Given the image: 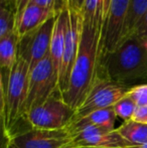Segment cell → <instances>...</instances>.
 I'll list each match as a JSON object with an SVG mask.
<instances>
[{
  "instance_id": "8fae6325",
  "label": "cell",
  "mask_w": 147,
  "mask_h": 148,
  "mask_svg": "<svg viewBox=\"0 0 147 148\" xmlns=\"http://www.w3.org/2000/svg\"><path fill=\"white\" fill-rule=\"evenodd\" d=\"M71 137L67 128L44 130L30 127L27 130L15 132L8 141L19 148H64Z\"/></svg>"
},
{
  "instance_id": "2e32d148",
  "label": "cell",
  "mask_w": 147,
  "mask_h": 148,
  "mask_svg": "<svg viewBox=\"0 0 147 148\" xmlns=\"http://www.w3.org/2000/svg\"><path fill=\"white\" fill-rule=\"evenodd\" d=\"M20 37L17 30L0 39V68L11 71L17 60Z\"/></svg>"
},
{
  "instance_id": "ffe728a7",
  "label": "cell",
  "mask_w": 147,
  "mask_h": 148,
  "mask_svg": "<svg viewBox=\"0 0 147 148\" xmlns=\"http://www.w3.org/2000/svg\"><path fill=\"white\" fill-rule=\"evenodd\" d=\"M136 107L137 105L135 104V102L128 95H125L113 106V109L116 116L123 119L125 122V121L132 120Z\"/></svg>"
},
{
  "instance_id": "ba28073f",
  "label": "cell",
  "mask_w": 147,
  "mask_h": 148,
  "mask_svg": "<svg viewBox=\"0 0 147 148\" xmlns=\"http://www.w3.org/2000/svg\"><path fill=\"white\" fill-rule=\"evenodd\" d=\"M69 24L59 79V88L62 95L69 86L72 71L78 56L83 28V16L80 10L75 7H69Z\"/></svg>"
},
{
  "instance_id": "4316f807",
  "label": "cell",
  "mask_w": 147,
  "mask_h": 148,
  "mask_svg": "<svg viewBox=\"0 0 147 148\" xmlns=\"http://www.w3.org/2000/svg\"><path fill=\"white\" fill-rule=\"evenodd\" d=\"M5 148H19L18 146H16L14 143H12L11 141H6V146Z\"/></svg>"
},
{
  "instance_id": "30bf717a",
  "label": "cell",
  "mask_w": 147,
  "mask_h": 148,
  "mask_svg": "<svg viewBox=\"0 0 147 148\" xmlns=\"http://www.w3.org/2000/svg\"><path fill=\"white\" fill-rule=\"evenodd\" d=\"M130 0H111L105 17L102 55L115 51L120 45Z\"/></svg>"
},
{
  "instance_id": "836d02e7",
  "label": "cell",
  "mask_w": 147,
  "mask_h": 148,
  "mask_svg": "<svg viewBox=\"0 0 147 148\" xmlns=\"http://www.w3.org/2000/svg\"><path fill=\"white\" fill-rule=\"evenodd\" d=\"M146 41H147V40H146Z\"/></svg>"
},
{
  "instance_id": "cb8c5ba5",
  "label": "cell",
  "mask_w": 147,
  "mask_h": 148,
  "mask_svg": "<svg viewBox=\"0 0 147 148\" xmlns=\"http://www.w3.org/2000/svg\"><path fill=\"white\" fill-rule=\"evenodd\" d=\"M132 36H137L139 38L143 39V40H147V12L145 16H144L143 20L139 24V26L137 27L135 33Z\"/></svg>"
},
{
  "instance_id": "9a60e30c",
  "label": "cell",
  "mask_w": 147,
  "mask_h": 148,
  "mask_svg": "<svg viewBox=\"0 0 147 148\" xmlns=\"http://www.w3.org/2000/svg\"><path fill=\"white\" fill-rule=\"evenodd\" d=\"M146 12L147 0H130L121 42L131 37L135 33L137 27L143 20Z\"/></svg>"
},
{
  "instance_id": "ac0fdd59",
  "label": "cell",
  "mask_w": 147,
  "mask_h": 148,
  "mask_svg": "<svg viewBox=\"0 0 147 148\" xmlns=\"http://www.w3.org/2000/svg\"><path fill=\"white\" fill-rule=\"evenodd\" d=\"M80 11L83 18L93 21H105L106 17L105 0H85Z\"/></svg>"
},
{
  "instance_id": "52a82bcc",
  "label": "cell",
  "mask_w": 147,
  "mask_h": 148,
  "mask_svg": "<svg viewBox=\"0 0 147 148\" xmlns=\"http://www.w3.org/2000/svg\"><path fill=\"white\" fill-rule=\"evenodd\" d=\"M57 16L51 17L40 27L20 38L17 57L21 58L29 64L30 71L38 62L49 56L51 37Z\"/></svg>"
},
{
  "instance_id": "d4e9b609",
  "label": "cell",
  "mask_w": 147,
  "mask_h": 148,
  "mask_svg": "<svg viewBox=\"0 0 147 148\" xmlns=\"http://www.w3.org/2000/svg\"><path fill=\"white\" fill-rule=\"evenodd\" d=\"M30 2H31V0H15L14 9H15V13H16V21L20 17L22 12L25 10V8L30 4Z\"/></svg>"
},
{
  "instance_id": "4fadbf2b",
  "label": "cell",
  "mask_w": 147,
  "mask_h": 148,
  "mask_svg": "<svg viewBox=\"0 0 147 148\" xmlns=\"http://www.w3.org/2000/svg\"><path fill=\"white\" fill-rule=\"evenodd\" d=\"M59 14L34 4H29L16 21V30L19 37L21 38L27 33L37 29L49 19Z\"/></svg>"
},
{
  "instance_id": "e0dca14e",
  "label": "cell",
  "mask_w": 147,
  "mask_h": 148,
  "mask_svg": "<svg viewBox=\"0 0 147 148\" xmlns=\"http://www.w3.org/2000/svg\"><path fill=\"white\" fill-rule=\"evenodd\" d=\"M116 130L132 146L147 143V124L129 120L125 121Z\"/></svg>"
},
{
  "instance_id": "d6986e66",
  "label": "cell",
  "mask_w": 147,
  "mask_h": 148,
  "mask_svg": "<svg viewBox=\"0 0 147 148\" xmlns=\"http://www.w3.org/2000/svg\"><path fill=\"white\" fill-rule=\"evenodd\" d=\"M16 30V13L13 6L1 5L0 9V39Z\"/></svg>"
},
{
  "instance_id": "44dd1931",
  "label": "cell",
  "mask_w": 147,
  "mask_h": 148,
  "mask_svg": "<svg viewBox=\"0 0 147 148\" xmlns=\"http://www.w3.org/2000/svg\"><path fill=\"white\" fill-rule=\"evenodd\" d=\"M127 95L135 102L137 106L147 105V84H140L131 87Z\"/></svg>"
},
{
  "instance_id": "7402d4cb",
  "label": "cell",
  "mask_w": 147,
  "mask_h": 148,
  "mask_svg": "<svg viewBox=\"0 0 147 148\" xmlns=\"http://www.w3.org/2000/svg\"><path fill=\"white\" fill-rule=\"evenodd\" d=\"M30 4H34L39 7L45 8L59 14L66 8H69L65 0H31Z\"/></svg>"
},
{
  "instance_id": "f546056e",
  "label": "cell",
  "mask_w": 147,
  "mask_h": 148,
  "mask_svg": "<svg viewBox=\"0 0 147 148\" xmlns=\"http://www.w3.org/2000/svg\"><path fill=\"white\" fill-rule=\"evenodd\" d=\"M110 1H111V0H105V4H106V13H107V10H108V7H109V4H110Z\"/></svg>"
},
{
  "instance_id": "9c48e42d",
  "label": "cell",
  "mask_w": 147,
  "mask_h": 148,
  "mask_svg": "<svg viewBox=\"0 0 147 148\" xmlns=\"http://www.w3.org/2000/svg\"><path fill=\"white\" fill-rule=\"evenodd\" d=\"M132 145L126 141L117 130L90 127L73 135L64 148H129Z\"/></svg>"
},
{
  "instance_id": "603a6c76",
  "label": "cell",
  "mask_w": 147,
  "mask_h": 148,
  "mask_svg": "<svg viewBox=\"0 0 147 148\" xmlns=\"http://www.w3.org/2000/svg\"><path fill=\"white\" fill-rule=\"evenodd\" d=\"M132 120L142 124H147V105L137 106Z\"/></svg>"
},
{
  "instance_id": "5b68a950",
  "label": "cell",
  "mask_w": 147,
  "mask_h": 148,
  "mask_svg": "<svg viewBox=\"0 0 147 148\" xmlns=\"http://www.w3.org/2000/svg\"><path fill=\"white\" fill-rule=\"evenodd\" d=\"M59 75L51 57L45 58L30 71L28 93L24 106V117L30 110L44 103L59 88Z\"/></svg>"
},
{
  "instance_id": "8992f818",
  "label": "cell",
  "mask_w": 147,
  "mask_h": 148,
  "mask_svg": "<svg viewBox=\"0 0 147 148\" xmlns=\"http://www.w3.org/2000/svg\"><path fill=\"white\" fill-rule=\"evenodd\" d=\"M129 90L130 87L118 84L108 79L99 78L82 105L76 110L73 121L98 110L113 107L120 99L127 95Z\"/></svg>"
},
{
  "instance_id": "7c38bea8",
  "label": "cell",
  "mask_w": 147,
  "mask_h": 148,
  "mask_svg": "<svg viewBox=\"0 0 147 148\" xmlns=\"http://www.w3.org/2000/svg\"><path fill=\"white\" fill-rule=\"evenodd\" d=\"M116 119L117 116L114 112L113 107H111L108 109L98 110L80 119H77L68 126L67 129L71 136L90 127H100L109 130H115Z\"/></svg>"
},
{
  "instance_id": "f1b7e54d",
  "label": "cell",
  "mask_w": 147,
  "mask_h": 148,
  "mask_svg": "<svg viewBox=\"0 0 147 148\" xmlns=\"http://www.w3.org/2000/svg\"><path fill=\"white\" fill-rule=\"evenodd\" d=\"M129 148H147V143L145 144H142V145H136V146H131Z\"/></svg>"
},
{
  "instance_id": "7a4b0ae2",
  "label": "cell",
  "mask_w": 147,
  "mask_h": 148,
  "mask_svg": "<svg viewBox=\"0 0 147 148\" xmlns=\"http://www.w3.org/2000/svg\"><path fill=\"white\" fill-rule=\"evenodd\" d=\"M100 78L130 88L147 84V41L131 36L115 51L102 55Z\"/></svg>"
},
{
  "instance_id": "6da1fadb",
  "label": "cell",
  "mask_w": 147,
  "mask_h": 148,
  "mask_svg": "<svg viewBox=\"0 0 147 148\" xmlns=\"http://www.w3.org/2000/svg\"><path fill=\"white\" fill-rule=\"evenodd\" d=\"M105 21L83 18L79 51L75 62L69 86L63 94L67 104L77 110L100 78L103 28Z\"/></svg>"
},
{
  "instance_id": "5bb4252c",
  "label": "cell",
  "mask_w": 147,
  "mask_h": 148,
  "mask_svg": "<svg viewBox=\"0 0 147 148\" xmlns=\"http://www.w3.org/2000/svg\"><path fill=\"white\" fill-rule=\"evenodd\" d=\"M69 8H66L65 10H63L57 16V20H55V28H53V37H51L49 57L53 60L55 69L59 73V71H61L62 60H63L66 35H67L68 24H69Z\"/></svg>"
},
{
  "instance_id": "83f0119b",
  "label": "cell",
  "mask_w": 147,
  "mask_h": 148,
  "mask_svg": "<svg viewBox=\"0 0 147 148\" xmlns=\"http://www.w3.org/2000/svg\"><path fill=\"white\" fill-rule=\"evenodd\" d=\"M14 3H15V0H5V4L6 5H10V6H13L14 7ZM4 4V5H5Z\"/></svg>"
},
{
  "instance_id": "4dcf8cb0",
  "label": "cell",
  "mask_w": 147,
  "mask_h": 148,
  "mask_svg": "<svg viewBox=\"0 0 147 148\" xmlns=\"http://www.w3.org/2000/svg\"><path fill=\"white\" fill-rule=\"evenodd\" d=\"M66 1V4H67L68 7H71L72 6V0H65Z\"/></svg>"
},
{
  "instance_id": "277c9868",
  "label": "cell",
  "mask_w": 147,
  "mask_h": 148,
  "mask_svg": "<svg viewBox=\"0 0 147 148\" xmlns=\"http://www.w3.org/2000/svg\"><path fill=\"white\" fill-rule=\"evenodd\" d=\"M76 115V110L65 102L57 90L44 103L30 110L24 119L31 128L59 130L68 128Z\"/></svg>"
},
{
  "instance_id": "d6a6232c",
  "label": "cell",
  "mask_w": 147,
  "mask_h": 148,
  "mask_svg": "<svg viewBox=\"0 0 147 148\" xmlns=\"http://www.w3.org/2000/svg\"><path fill=\"white\" fill-rule=\"evenodd\" d=\"M72 3H73V0H72Z\"/></svg>"
},
{
  "instance_id": "484cf974",
  "label": "cell",
  "mask_w": 147,
  "mask_h": 148,
  "mask_svg": "<svg viewBox=\"0 0 147 148\" xmlns=\"http://www.w3.org/2000/svg\"><path fill=\"white\" fill-rule=\"evenodd\" d=\"M84 2H85V0H73V3H72L71 7H75L80 10L81 8H82L83 4H84Z\"/></svg>"
},
{
  "instance_id": "1f68e13d",
  "label": "cell",
  "mask_w": 147,
  "mask_h": 148,
  "mask_svg": "<svg viewBox=\"0 0 147 148\" xmlns=\"http://www.w3.org/2000/svg\"><path fill=\"white\" fill-rule=\"evenodd\" d=\"M0 2H1V5H4V4H5V0H0Z\"/></svg>"
},
{
  "instance_id": "3957f363",
  "label": "cell",
  "mask_w": 147,
  "mask_h": 148,
  "mask_svg": "<svg viewBox=\"0 0 147 148\" xmlns=\"http://www.w3.org/2000/svg\"><path fill=\"white\" fill-rule=\"evenodd\" d=\"M30 66L26 60L17 57L11 71L1 69V123L6 141L10 139L20 119H24V106L28 93Z\"/></svg>"
}]
</instances>
